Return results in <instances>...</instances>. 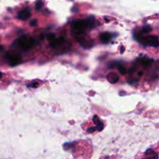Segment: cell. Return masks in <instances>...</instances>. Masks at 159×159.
Here are the masks:
<instances>
[{"mask_svg": "<svg viewBox=\"0 0 159 159\" xmlns=\"http://www.w3.org/2000/svg\"><path fill=\"white\" fill-rule=\"evenodd\" d=\"M118 71H119V72L120 73L121 75H125L126 73H127V70H126V68H124L123 65H120L119 66H118Z\"/></svg>", "mask_w": 159, "mask_h": 159, "instance_id": "obj_12", "label": "cell"}, {"mask_svg": "<svg viewBox=\"0 0 159 159\" xmlns=\"http://www.w3.org/2000/svg\"><path fill=\"white\" fill-rule=\"evenodd\" d=\"M139 75H140V76L143 75V72H141V71H140V72H139Z\"/></svg>", "mask_w": 159, "mask_h": 159, "instance_id": "obj_21", "label": "cell"}, {"mask_svg": "<svg viewBox=\"0 0 159 159\" xmlns=\"http://www.w3.org/2000/svg\"><path fill=\"white\" fill-rule=\"evenodd\" d=\"M151 30H152V27L149 26H145L142 28V33H144V34L149 33Z\"/></svg>", "mask_w": 159, "mask_h": 159, "instance_id": "obj_13", "label": "cell"}, {"mask_svg": "<svg viewBox=\"0 0 159 159\" xmlns=\"http://www.w3.org/2000/svg\"><path fill=\"white\" fill-rule=\"evenodd\" d=\"M93 122H94L95 124H96V129H97L99 131H101V130H103L104 128V125L101 120H99V118L97 116H93Z\"/></svg>", "mask_w": 159, "mask_h": 159, "instance_id": "obj_8", "label": "cell"}, {"mask_svg": "<svg viewBox=\"0 0 159 159\" xmlns=\"http://www.w3.org/2000/svg\"><path fill=\"white\" fill-rule=\"evenodd\" d=\"M48 40H49L50 42L54 41V40L56 39L55 34H49V35H48Z\"/></svg>", "mask_w": 159, "mask_h": 159, "instance_id": "obj_14", "label": "cell"}, {"mask_svg": "<svg viewBox=\"0 0 159 159\" xmlns=\"http://www.w3.org/2000/svg\"><path fill=\"white\" fill-rule=\"evenodd\" d=\"M158 155H156V156H154L153 158H146V159H158Z\"/></svg>", "mask_w": 159, "mask_h": 159, "instance_id": "obj_20", "label": "cell"}, {"mask_svg": "<svg viewBox=\"0 0 159 159\" xmlns=\"http://www.w3.org/2000/svg\"><path fill=\"white\" fill-rule=\"evenodd\" d=\"M31 13L29 9H24L18 13V18L21 20H26L30 17Z\"/></svg>", "mask_w": 159, "mask_h": 159, "instance_id": "obj_6", "label": "cell"}, {"mask_svg": "<svg viewBox=\"0 0 159 159\" xmlns=\"http://www.w3.org/2000/svg\"><path fill=\"white\" fill-rule=\"evenodd\" d=\"M37 21L36 20H33V21H31L30 25L31 26H36V25H37Z\"/></svg>", "mask_w": 159, "mask_h": 159, "instance_id": "obj_18", "label": "cell"}, {"mask_svg": "<svg viewBox=\"0 0 159 159\" xmlns=\"http://www.w3.org/2000/svg\"><path fill=\"white\" fill-rule=\"evenodd\" d=\"M137 39L143 44L149 45V46L157 48L159 46V40L155 36H148V37H142L141 34H137Z\"/></svg>", "mask_w": 159, "mask_h": 159, "instance_id": "obj_3", "label": "cell"}, {"mask_svg": "<svg viewBox=\"0 0 159 159\" xmlns=\"http://www.w3.org/2000/svg\"><path fill=\"white\" fill-rule=\"evenodd\" d=\"M94 22L93 19L90 18L88 20H80L74 22L72 25V30L75 35L85 34L87 29H91L93 27Z\"/></svg>", "mask_w": 159, "mask_h": 159, "instance_id": "obj_1", "label": "cell"}, {"mask_svg": "<svg viewBox=\"0 0 159 159\" xmlns=\"http://www.w3.org/2000/svg\"><path fill=\"white\" fill-rule=\"evenodd\" d=\"M42 6H43V2H37V4H36V9L40 10V8L42 7Z\"/></svg>", "mask_w": 159, "mask_h": 159, "instance_id": "obj_15", "label": "cell"}, {"mask_svg": "<svg viewBox=\"0 0 159 159\" xmlns=\"http://www.w3.org/2000/svg\"><path fill=\"white\" fill-rule=\"evenodd\" d=\"M65 43V40L63 37H60V38H56L54 41L51 42L50 45H51V48H60V47L63 46Z\"/></svg>", "mask_w": 159, "mask_h": 159, "instance_id": "obj_7", "label": "cell"}, {"mask_svg": "<svg viewBox=\"0 0 159 159\" xmlns=\"http://www.w3.org/2000/svg\"><path fill=\"white\" fill-rule=\"evenodd\" d=\"M14 43H16V45L21 49L29 50L34 47V40L33 37H30V36L24 35L17 39L16 41Z\"/></svg>", "mask_w": 159, "mask_h": 159, "instance_id": "obj_2", "label": "cell"}, {"mask_svg": "<svg viewBox=\"0 0 159 159\" xmlns=\"http://www.w3.org/2000/svg\"><path fill=\"white\" fill-rule=\"evenodd\" d=\"M6 57L8 60V61H9V65H12V66L19 65L22 61L21 55L13 51H10L6 53Z\"/></svg>", "mask_w": 159, "mask_h": 159, "instance_id": "obj_4", "label": "cell"}, {"mask_svg": "<svg viewBox=\"0 0 159 159\" xmlns=\"http://www.w3.org/2000/svg\"><path fill=\"white\" fill-rule=\"evenodd\" d=\"M152 62H153V61L151 60V59L144 58L142 60V61H141V63H142V65H144V67H150L151 65H152Z\"/></svg>", "mask_w": 159, "mask_h": 159, "instance_id": "obj_11", "label": "cell"}, {"mask_svg": "<svg viewBox=\"0 0 159 159\" xmlns=\"http://www.w3.org/2000/svg\"><path fill=\"white\" fill-rule=\"evenodd\" d=\"M96 130V127H89V128H88V130H87V132H88V133H93Z\"/></svg>", "mask_w": 159, "mask_h": 159, "instance_id": "obj_17", "label": "cell"}, {"mask_svg": "<svg viewBox=\"0 0 159 159\" xmlns=\"http://www.w3.org/2000/svg\"><path fill=\"white\" fill-rule=\"evenodd\" d=\"M76 40L82 45L83 48H90L91 47H93V40H91L90 38H89L85 34H77V35H75Z\"/></svg>", "mask_w": 159, "mask_h": 159, "instance_id": "obj_5", "label": "cell"}, {"mask_svg": "<svg viewBox=\"0 0 159 159\" xmlns=\"http://www.w3.org/2000/svg\"><path fill=\"white\" fill-rule=\"evenodd\" d=\"M107 79H108L109 82L112 84L116 83V82L119 81V76L116 74V73H109L108 75H107Z\"/></svg>", "mask_w": 159, "mask_h": 159, "instance_id": "obj_9", "label": "cell"}, {"mask_svg": "<svg viewBox=\"0 0 159 159\" xmlns=\"http://www.w3.org/2000/svg\"><path fill=\"white\" fill-rule=\"evenodd\" d=\"M99 37H100V40L102 43H107V42L110 41V39H111V34L108 32L102 33Z\"/></svg>", "mask_w": 159, "mask_h": 159, "instance_id": "obj_10", "label": "cell"}, {"mask_svg": "<svg viewBox=\"0 0 159 159\" xmlns=\"http://www.w3.org/2000/svg\"><path fill=\"white\" fill-rule=\"evenodd\" d=\"M2 77V73L1 71H0V79H1Z\"/></svg>", "mask_w": 159, "mask_h": 159, "instance_id": "obj_22", "label": "cell"}, {"mask_svg": "<svg viewBox=\"0 0 159 159\" xmlns=\"http://www.w3.org/2000/svg\"><path fill=\"white\" fill-rule=\"evenodd\" d=\"M3 50H4V47L0 45V52H1V51H3Z\"/></svg>", "mask_w": 159, "mask_h": 159, "instance_id": "obj_19", "label": "cell"}, {"mask_svg": "<svg viewBox=\"0 0 159 159\" xmlns=\"http://www.w3.org/2000/svg\"><path fill=\"white\" fill-rule=\"evenodd\" d=\"M29 87H31V88H37V86H38V83L37 82H32V83L30 84V85H28Z\"/></svg>", "mask_w": 159, "mask_h": 159, "instance_id": "obj_16", "label": "cell"}]
</instances>
